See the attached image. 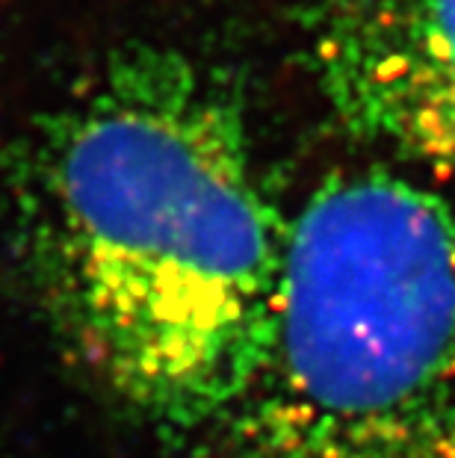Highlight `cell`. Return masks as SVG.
Listing matches in <instances>:
<instances>
[{
  "instance_id": "7a4b0ae2",
  "label": "cell",
  "mask_w": 455,
  "mask_h": 458,
  "mask_svg": "<svg viewBox=\"0 0 455 458\" xmlns=\"http://www.w3.org/2000/svg\"><path fill=\"white\" fill-rule=\"evenodd\" d=\"M201 458H455V190L384 160L290 219L269 346Z\"/></svg>"
},
{
  "instance_id": "3957f363",
  "label": "cell",
  "mask_w": 455,
  "mask_h": 458,
  "mask_svg": "<svg viewBox=\"0 0 455 458\" xmlns=\"http://www.w3.org/2000/svg\"><path fill=\"white\" fill-rule=\"evenodd\" d=\"M305 38L337 128L455 190V0H311Z\"/></svg>"
},
{
  "instance_id": "6da1fadb",
  "label": "cell",
  "mask_w": 455,
  "mask_h": 458,
  "mask_svg": "<svg viewBox=\"0 0 455 458\" xmlns=\"http://www.w3.org/2000/svg\"><path fill=\"white\" fill-rule=\"evenodd\" d=\"M13 246L72 358L131 414L205 437L269 346L290 219L234 77L128 45L6 157Z\"/></svg>"
}]
</instances>
